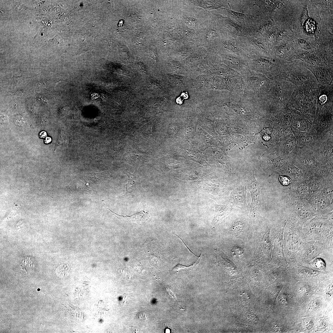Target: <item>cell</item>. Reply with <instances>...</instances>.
Here are the masks:
<instances>
[{
  "label": "cell",
  "mask_w": 333,
  "mask_h": 333,
  "mask_svg": "<svg viewBox=\"0 0 333 333\" xmlns=\"http://www.w3.org/2000/svg\"><path fill=\"white\" fill-rule=\"evenodd\" d=\"M280 182L284 185H288L290 182V180L288 178L282 176H280Z\"/></svg>",
  "instance_id": "obj_9"
},
{
  "label": "cell",
  "mask_w": 333,
  "mask_h": 333,
  "mask_svg": "<svg viewBox=\"0 0 333 333\" xmlns=\"http://www.w3.org/2000/svg\"><path fill=\"white\" fill-rule=\"evenodd\" d=\"M138 319L142 321H146V313L144 312H141L138 313L137 315Z\"/></svg>",
  "instance_id": "obj_10"
},
{
  "label": "cell",
  "mask_w": 333,
  "mask_h": 333,
  "mask_svg": "<svg viewBox=\"0 0 333 333\" xmlns=\"http://www.w3.org/2000/svg\"><path fill=\"white\" fill-rule=\"evenodd\" d=\"M45 140L46 142H47V143H48V142H49L51 141V139L50 138L47 137L46 138Z\"/></svg>",
  "instance_id": "obj_13"
},
{
  "label": "cell",
  "mask_w": 333,
  "mask_h": 333,
  "mask_svg": "<svg viewBox=\"0 0 333 333\" xmlns=\"http://www.w3.org/2000/svg\"><path fill=\"white\" fill-rule=\"evenodd\" d=\"M251 170L249 176L248 185L252 198L251 203L249 208V225L252 230L258 222L261 187L256 179L254 171L252 169Z\"/></svg>",
  "instance_id": "obj_1"
},
{
  "label": "cell",
  "mask_w": 333,
  "mask_h": 333,
  "mask_svg": "<svg viewBox=\"0 0 333 333\" xmlns=\"http://www.w3.org/2000/svg\"><path fill=\"white\" fill-rule=\"evenodd\" d=\"M41 100H42V102H43V104H47V100H46V98L45 99V98H44L42 97L41 98Z\"/></svg>",
  "instance_id": "obj_12"
},
{
  "label": "cell",
  "mask_w": 333,
  "mask_h": 333,
  "mask_svg": "<svg viewBox=\"0 0 333 333\" xmlns=\"http://www.w3.org/2000/svg\"><path fill=\"white\" fill-rule=\"evenodd\" d=\"M46 133L44 132H42L40 134L41 137L42 138H44L46 136Z\"/></svg>",
  "instance_id": "obj_11"
},
{
  "label": "cell",
  "mask_w": 333,
  "mask_h": 333,
  "mask_svg": "<svg viewBox=\"0 0 333 333\" xmlns=\"http://www.w3.org/2000/svg\"><path fill=\"white\" fill-rule=\"evenodd\" d=\"M232 253L233 256L236 257H242L244 253L243 249L241 248L235 247L232 249Z\"/></svg>",
  "instance_id": "obj_7"
},
{
  "label": "cell",
  "mask_w": 333,
  "mask_h": 333,
  "mask_svg": "<svg viewBox=\"0 0 333 333\" xmlns=\"http://www.w3.org/2000/svg\"><path fill=\"white\" fill-rule=\"evenodd\" d=\"M246 186L241 185L232 190L229 197L230 204L233 209L238 208L248 211L247 202Z\"/></svg>",
  "instance_id": "obj_2"
},
{
  "label": "cell",
  "mask_w": 333,
  "mask_h": 333,
  "mask_svg": "<svg viewBox=\"0 0 333 333\" xmlns=\"http://www.w3.org/2000/svg\"><path fill=\"white\" fill-rule=\"evenodd\" d=\"M201 253L200 255L199 259L196 261L195 263H194L191 265H189V266H186V265H182L180 264H177L176 266L174 267L172 269V271L177 272H180L181 273L184 272H187L193 270L195 268L197 265L199 264V261L201 260Z\"/></svg>",
  "instance_id": "obj_5"
},
{
  "label": "cell",
  "mask_w": 333,
  "mask_h": 333,
  "mask_svg": "<svg viewBox=\"0 0 333 333\" xmlns=\"http://www.w3.org/2000/svg\"><path fill=\"white\" fill-rule=\"evenodd\" d=\"M108 209L112 213L113 215L117 217L118 219L126 221L140 223L141 222L147 220L150 217L149 213L144 211H142L131 216L127 215L124 216L118 215L113 212L112 210L109 209Z\"/></svg>",
  "instance_id": "obj_4"
},
{
  "label": "cell",
  "mask_w": 333,
  "mask_h": 333,
  "mask_svg": "<svg viewBox=\"0 0 333 333\" xmlns=\"http://www.w3.org/2000/svg\"><path fill=\"white\" fill-rule=\"evenodd\" d=\"M14 120L16 125L22 126L25 124L24 119L21 116H16Z\"/></svg>",
  "instance_id": "obj_8"
},
{
  "label": "cell",
  "mask_w": 333,
  "mask_h": 333,
  "mask_svg": "<svg viewBox=\"0 0 333 333\" xmlns=\"http://www.w3.org/2000/svg\"><path fill=\"white\" fill-rule=\"evenodd\" d=\"M233 209L231 204L227 205H216L215 216L213 221V226L215 227Z\"/></svg>",
  "instance_id": "obj_3"
},
{
  "label": "cell",
  "mask_w": 333,
  "mask_h": 333,
  "mask_svg": "<svg viewBox=\"0 0 333 333\" xmlns=\"http://www.w3.org/2000/svg\"><path fill=\"white\" fill-rule=\"evenodd\" d=\"M244 228L243 222L240 221H236L232 225L231 229L233 234L235 235H239L242 233Z\"/></svg>",
  "instance_id": "obj_6"
}]
</instances>
